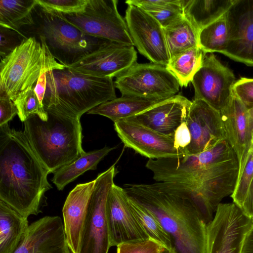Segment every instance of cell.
<instances>
[{
  "label": "cell",
  "mask_w": 253,
  "mask_h": 253,
  "mask_svg": "<svg viewBox=\"0 0 253 253\" xmlns=\"http://www.w3.org/2000/svg\"><path fill=\"white\" fill-rule=\"evenodd\" d=\"M88 0H36L42 10L60 14H73L84 10Z\"/></svg>",
  "instance_id": "35"
},
{
  "label": "cell",
  "mask_w": 253,
  "mask_h": 253,
  "mask_svg": "<svg viewBox=\"0 0 253 253\" xmlns=\"http://www.w3.org/2000/svg\"><path fill=\"white\" fill-rule=\"evenodd\" d=\"M137 58L133 45L109 41L67 67L85 75L113 79L136 63Z\"/></svg>",
  "instance_id": "15"
},
{
  "label": "cell",
  "mask_w": 253,
  "mask_h": 253,
  "mask_svg": "<svg viewBox=\"0 0 253 253\" xmlns=\"http://www.w3.org/2000/svg\"><path fill=\"white\" fill-rule=\"evenodd\" d=\"M124 186L128 196L156 217L174 253H206L207 225L189 200L161 191L154 183Z\"/></svg>",
  "instance_id": "3"
},
{
  "label": "cell",
  "mask_w": 253,
  "mask_h": 253,
  "mask_svg": "<svg viewBox=\"0 0 253 253\" xmlns=\"http://www.w3.org/2000/svg\"><path fill=\"white\" fill-rule=\"evenodd\" d=\"M37 5L36 0H0V26L21 32L34 25L33 12Z\"/></svg>",
  "instance_id": "27"
},
{
  "label": "cell",
  "mask_w": 253,
  "mask_h": 253,
  "mask_svg": "<svg viewBox=\"0 0 253 253\" xmlns=\"http://www.w3.org/2000/svg\"><path fill=\"white\" fill-rule=\"evenodd\" d=\"M106 215L111 247L150 239L132 211L125 190L115 183L108 196Z\"/></svg>",
  "instance_id": "17"
},
{
  "label": "cell",
  "mask_w": 253,
  "mask_h": 253,
  "mask_svg": "<svg viewBox=\"0 0 253 253\" xmlns=\"http://www.w3.org/2000/svg\"><path fill=\"white\" fill-rule=\"evenodd\" d=\"M35 32L44 38L54 58L66 67L98 49L109 41L91 37L37 5L33 10Z\"/></svg>",
  "instance_id": "7"
},
{
  "label": "cell",
  "mask_w": 253,
  "mask_h": 253,
  "mask_svg": "<svg viewBox=\"0 0 253 253\" xmlns=\"http://www.w3.org/2000/svg\"><path fill=\"white\" fill-rule=\"evenodd\" d=\"M128 201L132 211L149 238L158 242L166 248L172 250L170 238L156 217L148 210L128 196Z\"/></svg>",
  "instance_id": "32"
},
{
  "label": "cell",
  "mask_w": 253,
  "mask_h": 253,
  "mask_svg": "<svg viewBox=\"0 0 253 253\" xmlns=\"http://www.w3.org/2000/svg\"><path fill=\"white\" fill-rule=\"evenodd\" d=\"M220 113L227 140L238 160L239 176L244 169L252 145L253 121L248 109L234 94L230 103Z\"/></svg>",
  "instance_id": "20"
},
{
  "label": "cell",
  "mask_w": 253,
  "mask_h": 253,
  "mask_svg": "<svg viewBox=\"0 0 253 253\" xmlns=\"http://www.w3.org/2000/svg\"><path fill=\"white\" fill-rule=\"evenodd\" d=\"M184 0H127V4L136 5L154 17L163 28L184 16Z\"/></svg>",
  "instance_id": "29"
},
{
  "label": "cell",
  "mask_w": 253,
  "mask_h": 253,
  "mask_svg": "<svg viewBox=\"0 0 253 253\" xmlns=\"http://www.w3.org/2000/svg\"><path fill=\"white\" fill-rule=\"evenodd\" d=\"M50 173L23 132L0 126V200L23 216L41 212Z\"/></svg>",
  "instance_id": "2"
},
{
  "label": "cell",
  "mask_w": 253,
  "mask_h": 253,
  "mask_svg": "<svg viewBox=\"0 0 253 253\" xmlns=\"http://www.w3.org/2000/svg\"><path fill=\"white\" fill-rule=\"evenodd\" d=\"M114 128L126 147L149 159L185 155L176 148L173 137L160 133L129 118L114 123Z\"/></svg>",
  "instance_id": "14"
},
{
  "label": "cell",
  "mask_w": 253,
  "mask_h": 253,
  "mask_svg": "<svg viewBox=\"0 0 253 253\" xmlns=\"http://www.w3.org/2000/svg\"><path fill=\"white\" fill-rule=\"evenodd\" d=\"M117 0H88L81 12L53 13L85 35L119 43L133 45ZM134 46V45H133Z\"/></svg>",
  "instance_id": "8"
},
{
  "label": "cell",
  "mask_w": 253,
  "mask_h": 253,
  "mask_svg": "<svg viewBox=\"0 0 253 253\" xmlns=\"http://www.w3.org/2000/svg\"><path fill=\"white\" fill-rule=\"evenodd\" d=\"M0 55L1 59L11 52L28 37L21 32L0 26Z\"/></svg>",
  "instance_id": "36"
},
{
  "label": "cell",
  "mask_w": 253,
  "mask_h": 253,
  "mask_svg": "<svg viewBox=\"0 0 253 253\" xmlns=\"http://www.w3.org/2000/svg\"><path fill=\"white\" fill-rule=\"evenodd\" d=\"M186 123L191 138L187 155L201 153L227 140L220 112L203 100L193 99Z\"/></svg>",
  "instance_id": "18"
},
{
  "label": "cell",
  "mask_w": 253,
  "mask_h": 253,
  "mask_svg": "<svg viewBox=\"0 0 253 253\" xmlns=\"http://www.w3.org/2000/svg\"><path fill=\"white\" fill-rule=\"evenodd\" d=\"M116 174L114 165L95 179L79 253H108L111 246L106 208Z\"/></svg>",
  "instance_id": "10"
},
{
  "label": "cell",
  "mask_w": 253,
  "mask_h": 253,
  "mask_svg": "<svg viewBox=\"0 0 253 253\" xmlns=\"http://www.w3.org/2000/svg\"><path fill=\"white\" fill-rule=\"evenodd\" d=\"M18 114V109L11 99L0 97V126L7 124Z\"/></svg>",
  "instance_id": "39"
},
{
  "label": "cell",
  "mask_w": 253,
  "mask_h": 253,
  "mask_svg": "<svg viewBox=\"0 0 253 253\" xmlns=\"http://www.w3.org/2000/svg\"><path fill=\"white\" fill-rule=\"evenodd\" d=\"M43 120L37 115L24 122L23 133L49 173L75 161L85 152L82 147L80 119L47 112Z\"/></svg>",
  "instance_id": "5"
},
{
  "label": "cell",
  "mask_w": 253,
  "mask_h": 253,
  "mask_svg": "<svg viewBox=\"0 0 253 253\" xmlns=\"http://www.w3.org/2000/svg\"><path fill=\"white\" fill-rule=\"evenodd\" d=\"M122 96L165 100L176 95L180 84L166 66L154 63L133 64L114 82Z\"/></svg>",
  "instance_id": "9"
},
{
  "label": "cell",
  "mask_w": 253,
  "mask_h": 253,
  "mask_svg": "<svg viewBox=\"0 0 253 253\" xmlns=\"http://www.w3.org/2000/svg\"><path fill=\"white\" fill-rule=\"evenodd\" d=\"M241 253H253V223L245 238Z\"/></svg>",
  "instance_id": "43"
},
{
  "label": "cell",
  "mask_w": 253,
  "mask_h": 253,
  "mask_svg": "<svg viewBox=\"0 0 253 253\" xmlns=\"http://www.w3.org/2000/svg\"><path fill=\"white\" fill-rule=\"evenodd\" d=\"M173 139L175 147L187 155L186 149L190 143L191 138L186 121L182 123L176 129Z\"/></svg>",
  "instance_id": "40"
},
{
  "label": "cell",
  "mask_w": 253,
  "mask_h": 253,
  "mask_svg": "<svg viewBox=\"0 0 253 253\" xmlns=\"http://www.w3.org/2000/svg\"><path fill=\"white\" fill-rule=\"evenodd\" d=\"M13 102L18 109V116L21 122H24L33 115H38L43 120H47V113L39 100L34 87L21 93Z\"/></svg>",
  "instance_id": "33"
},
{
  "label": "cell",
  "mask_w": 253,
  "mask_h": 253,
  "mask_svg": "<svg viewBox=\"0 0 253 253\" xmlns=\"http://www.w3.org/2000/svg\"><path fill=\"white\" fill-rule=\"evenodd\" d=\"M192 101L180 95L162 101L128 118L160 133L173 137L176 129L186 121Z\"/></svg>",
  "instance_id": "21"
},
{
  "label": "cell",
  "mask_w": 253,
  "mask_h": 253,
  "mask_svg": "<svg viewBox=\"0 0 253 253\" xmlns=\"http://www.w3.org/2000/svg\"><path fill=\"white\" fill-rule=\"evenodd\" d=\"M95 179L77 184L68 194L62 209L64 227L69 249L79 253L88 205Z\"/></svg>",
  "instance_id": "22"
},
{
  "label": "cell",
  "mask_w": 253,
  "mask_h": 253,
  "mask_svg": "<svg viewBox=\"0 0 253 253\" xmlns=\"http://www.w3.org/2000/svg\"><path fill=\"white\" fill-rule=\"evenodd\" d=\"M14 253H71L60 217L45 216L30 224Z\"/></svg>",
  "instance_id": "19"
},
{
  "label": "cell",
  "mask_w": 253,
  "mask_h": 253,
  "mask_svg": "<svg viewBox=\"0 0 253 253\" xmlns=\"http://www.w3.org/2000/svg\"><path fill=\"white\" fill-rule=\"evenodd\" d=\"M225 17L228 42L222 54L253 66V0H235Z\"/></svg>",
  "instance_id": "16"
},
{
  "label": "cell",
  "mask_w": 253,
  "mask_h": 253,
  "mask_svg": "<svg viewBox=\"0 0 253 253\" xmlns=\"http://www.w3.org/2000/svg\"><path fill=\"white\" fill-rule=\"evenodd\" d=\"M29 37L0 64V97L13 101L22 92L35 87L44 72L66 67L50 53L42 36Z\"/></svg>",
  "instance_id": "6"
},
{
  "label": "cell",
  "mask_w": 253,
  "mask_h": 253,
  "mask_svg": "<svg viewBox=\"0 0 253 253\" xmlns=\"http://www.w3.org/2000/svg\"><path fill=\"white\" fill-rule=\"evenodd\" d=\"M241 209L247 216L253 219V179Z\"/></svg>",
  "instance_id": "41"
},
{
  "label": "cell",
  "mask_w": 253,
  "mask_h": 253,
  "mask_svg": "<svg viewBox=\"0 0 253 253\" xmlns=\"http://www.w3.org/2000/svg\"><path fill=\"white\" fill-rule=\"evenodd\" d=\"M228 42V29L225 14L199 33V46L205 53H222Z\"/></svg>",
  "instance_id": "31"
},
{
  "label": "cell",
  "mask_w": 253,
  "mask_h": 253,
  "mask_svg": "<svg viewBox=\"0 0 253 253\" xmlns=\"http://www.w3.org/2000/svg\"><path fill=\"white\" fill-rule=\"evenodd\" d=\"M46 73L47 72H44L42 74L39 78L34 87V90L39 98V100L42 105L46 90Z\"/></svg>",
  "instance_id": "42"
},
{
  "label": "cell",
  "mask_w": 253,
  "mask_h": 253,
  "mask_svg": "<svg viewBox=\"0 0 253 253\" xmlns=\"http://www.w3.org/2000/svg\"><path fill=\"white\" fill-rule=\"evenodd\" d=\"M253 223L234 203H220L207 225L206 253H241Z\"/></svg>",
  "instance_id": "11"
},
{
  "label": "cell",
  "mask_w": 253,
  "mask_h": 253,
  "mask_svg": "<svg viewBox=\"0 0 253 253\" xmlns=\"http://www.w3.org/2000/svg\"><path fill=\"white\" fill-rule=\"evenodd\" d=\"M164 30L170 59L199 46V33L184 16Z\"/></svg>",
  "instance_id": "28"
},
{
  "label": "cell",
  "mask_w": 253,
  "mask_h": 253,
  "mask_svg": "<svg viewBox=\"0 0 253 253\" xmlns=\"http://www.w3.org/2000/svg\"><path fill=\"white\" fill-rule=\"evenodd\" d=\"M160 253H174V252L172 250H170L167 248H165Z\"/></svg>",
  "instance_id": "45"
},
{
  "label": "cell",
  "mask_w": 253,
  "mask_h": 253,
  "mask_svg": "<svg viewBox=\"0 0 253 253\" xmlns=\"http://www.w3.org/2000/svg\"><path fill=\"white\" fill-rule=\"evenodd\" d=\"M146 167L153 172L159 190L189 200L206 225L222 199L234 192L239 171L227 140L196 154L149 159Z\"/></svg>",
  "instance_id": "1"
},
{
  "label": "cell",
  "mask_w": 253,
  "mask_h": 253,
  "mask_svg": "<svg viewBox=\"0 0 253 253\" xmlns=\"http://www.w3.org/2000/svg\"><path fill=\"white\" fill-rule=\"evenodd\" d=\"M117 98L112 78L85 75L67 67L46 73L44 109L80 119L93 108Z\"/></svg>",
  "instance_id": "4"
},
{
  "label": "cell",
  "mask_w": 253,
  "mask_h": 253,
  "mask_svg": "<svg viewBox=\"0 0 253 253\" xmlns=\"http://www.w3.org/2000/svg\"><path fill=\"white\" fill-rule=\"evenodd\" d=\"M253 179V146L250 149L247 161L238 176L234 192L231 195L233 203L240 208Z\"/></svg>",
  "instance_id": "34"
},
{
  "label": "cell",
  "mask_w": 253,
  "mask_h": 253,
  "mask_svg": "<svg viewBox=\"0 0 253 253\" xmlns=\"http://www.w3.org/2000/svg\"><path fill=\"white\" fill-rule=\"evenodd\" d=\"M116 147L104 148L85 152L81 157L53 173L52 182L59 190L88 170H94L98 163Z\"/></svg>",
  "instance_id": "26"
},
{
  "label": "cell",
  "mask_w": 253,
  "mask_h": 253,
  "mask_svg": "<svg viewBox=\"0 0 253 253\" xmlns=\"http://www.w3.org/2000/svg\"><path fill=\"white\" fill-rule=\"evenodd\" d=\"M29 226L27 217L0 200V253H14Z\"/></svg>",
  "instance_id": "23"
},
{
  "label": "cell",
  "mask_w": 253,
  "mask_h": 253,
  "mask_svg": "<svg viewBox=\"0 0 253 253\" xmlns=\"http://www.w3.org/2000/svg\"><path fill=\"white\" fill-rule=\"evenodd\" d=\"M235 0H184V16L199 33L224 15Z\"/></svg>",
  "instance_id": "25"
},
{
  "label": "cell",
  "mask_w": 253,
  "mask_h": 253,
  "mask_svg": "<svg viewBox=\"0 0 253 253\" xmlns=\"http://www.w3.org/2000/svg\"><path fill=\"white\" fill-rule=\"evenodd\" d=\"M128 33L139 52L152 63L167 66L170 61L164 30L151 15L127 4L125 16Z\"/></svg>",
  "instance_id": "12"
},
{
  "label": "cell",
  "mask_w": 253,
  "mask_h": 253,
  "mask_svg": "<svg viewBox=\"0 0 253 253\" xmlns=\"http://www.w3.org/2000/svg\"><path fill=\"white\" fill-rule=\"evenodd\" d=\"M236 81L232 71L213 53H206L191 81L195 91L194 99L203 100L220 112L231 101Z\"/></svg>",
  "instance_id": "13"
},
{
  "label": "cell",
  "mask_w": 253,
  "mask_h": 253,
  "mask_svg": "<svg viewBox=\"0 0 253 253\" xmlns=\"http://www.w3.org/2000/svg\"><path fill=\"white\" fill-rule=\"evenodd\" d=\"M249 114L252 119L253 121V108L248 109ZM252 145L253 146V130L252 131Z\"/></svg>",
  "instance_id": "44"
},
{
  "label": "cell",
  "mask_w": 253,
  "mask_h": 253,
  "mask_svg": "<svg viewBox=\"0 0 253 253\" xmlns=\"http://www.w3.org/2000/svg\"><path fill=\"white\" fill-rule=\"evenodd\" d=\"M233 91L248 109L253 108V78H241L234 84Z\"/></svg>",
  "instance_id": "38"
},
{
  "label": "cell",
  "mask_w": 253,
  "mask_h": 253,
  "mask_svg": "<svg viewBox=\"0 0 253 253\" xmlns=\"http://www.w3.org/2000/svg\"><path fill=\"white\" fill-rule=\"evenodd\" d=\"M165 247L156 241L125 243L117 246V253H160Z\"/></svg>",
  "instance_id": "37"
},
{
  "label": "cell",
  "mask_w": 253,
  "mask_h": 253,
  "mask_svg": "<svg viewBox=\"0 0 253 253\" xmlns=\"http://www.w3.org/2000/svg\"><path fill=\"white\" fill-rule=\"evenodd\" d=\"M205 54L200 47H195L171 59L166 67L177 78L180 87H186L201 67Z\"/></svg>",
  "instance_id": "30"
},
{
  "label": "cell",
  "mask_w": 253,
  "mask_h": 253,
  "mask_svg": "<svg viewBox=\"0 0 253 253\" xmlns=\"http://www.w3.org/2000/svg\"><path fill=\"white\" fill-rule=\"evenodd\" d=\"M163 100L122 96L102 103L87 113L103 116L115 123L133 117Z\"/></svg>",
  "instance_id": "24"
},
{
  "label": "cell",
  "mask_w": 253,
  "mask_h": 253,
  "mask_svg": "<svg viewBox=\"0 0 253 253\" xmlns=\"http://www.w3.org/2000/svg\"></svg>",
  "instance_id": "46"
}]
</instances>
